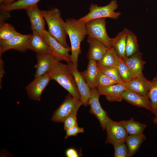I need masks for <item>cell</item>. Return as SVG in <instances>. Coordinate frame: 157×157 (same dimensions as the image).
Returning a JSON list of instances; mask_svg holds the SVG:
<instances>
[{"label": "cell", "mask_w": 157, "mask_h": 157, "mask_svg": "<svg viewBox=\"0 0 157 157\" xmlns=\"http://www.w3.org/2000/svg\"><path fill=\"white\" fill-rule=\"evenodd\" d=\"M65 28L71 44V62L77 68L78 58L81 53V44L87 35L85 23L74 18L67 19Z\"/></svg>", "instance_id": "obj_1"}, {"label": "cell", "mask_w": 157, "mask_h": 157, "mask_svg": "<svg viewBox=\"0 0 157 157\" xmlns=\"http://www.w3.org/2000/svg\"><path fill=\"white\" fill-rule=\"evenodd\" d=\"M47 24L48 32L65 47H69L67 42V34L65 22L61 17L60 10L55 8L47 10H41Z\"/></svg>", "instance_id": "obj_2"}, {"label": "cell", "mask_w": 157, "mask_h": 157, "mask_svg": "<svg viewBox=\"0 0 157 157\" xmlns=\"http://www.w3.org/2000/svg\"><path fill=\"white\" fill-rule=\"evenodd\" d=\"M49 73L51 80L56 81L73 97L80 100L74 78L67 64L59 61Z\"/></svg>", "instance_id": "obj_3"}, {"label": "cell", "mask_w": 157, "mask_h": 157, "mask_svg": "<svg viewBox=\"0 0 157 157\" xmlns=\"http://www.w3.org/2000/svg\"><path fill=\"white\" fill-rule=\"evenodd\" d=\"M118 7L116 0H112L107 5L99 6L97 4L92 3L89 8V12L86 15L79 19L85 23L93 19L109 18L117 19L121 14L119 12L115 11Z\"/></svg>", "instance_id": "obj_4"}, {"label": "cell", "mask_w": 157, "mask_h": 157, "mask_svg": "<svg viewBox=\"0 0 157 157\" xmlns=\"http://www.w3.org/2000/svg\"><path fill=\"white\" fill-rule=\"evenodd\" d=\"M106 18L94 19L85 24L88 37L98 40L109 49L112 47V38L109 36L106 31Z\"/></svg>", "instance_id": "obj_5"}, {"label": "cell", "mask_w": 157, "mask_h": 157, "mask_svg": "<svg viewBox=\"0 0 157 157\" xmlns=\"http://www.w3.org/2000/svg\"><path fill=\"white\" fill-rule=\"evenodd\" d=\"M82 105V103L80 100L74 98L69 94L54 112L51 120L55 122H63L66 118L71 114L78 111Z\"/></svg>", "instance_id": "obj_6"}, {"label": "cell", "mask_w": 157, "mask_h": 157, "mask_svg": "<svg viewBox=\"0 0 157 157\" xmlns=\"http://www.w3.org/2000/svg\"><path fill=\"white\" fill-rule=\"evenodd\" d=\"M107 136L106 143L113 145L122 141H125L129 135L121 122L112 120L110 117L105 127Z\"/></svg>", "instance_id": "obj_7"}, {"label": "cell", "mask_w": 157, "mask_h": 157, "mask_svg": "<svg viewBox=\"0 0 157 157\" xmlns=\"http://www.w3.org/2000/svg\"><path fill=\"white\" fill-rule=\"evenodd\" d=\"M42 35L50 47L52 55L56 59L60 61H65L67 63L71 62L70 55L69 54L71 51V47L62 45L46 30Z\"/></svg>", "instance_id": "obj_8"}, {"label": "cell", "mask_w": 157, "mask_h": 157, "mask_svg": "<svg viewBox=\"0 0 157 157\" xmlns=\"http://www.w3.org/2000/svg\"><path fill=\"white\" fill-rule=\"evenodd\" d=\"M100 95L97 88H91V95L88 102L90 106L89 112L97 117L102 129L105 130L106 124L109 117L101 105L99 101Z\"/></svg>", "instance_id": "obj_9"}, {"label": "cell", "mask_w": 157, "mask_h": 157, "mask_svg": "<svg viewBox=\"0 0 157 157\" xmlns=\"http://www.w3.org/2000/svg\"><path fill=\"white\" fill-rule=\"evenodd\" d=\"M51 80L49 73L34 78L25 87L29 97L34 101H40L42 93Z\"/></svg>", "instance_id": "obj_10"}, {"label": "cell", "mask_w": 157, "mask_h": 157, "mask_svg": "<svg viewBox=\"0 0 157 157\" xmlns=\"http://www.w3.org/2000/svg\"><path fill=\"white\" fill-rule=\"evenodd\" d=\"M31 34L19 33L12 39L7 41L0 40V57L6 51L13 49L24 52L28 49V43Z\"/></svg>", "instance_id": "obj_11"}, {"label": "cell", "mask_w": 157, "mask_h": 157, "mask_svg": "<svg viewBox=\"0 0 157 157\" xmlns=\"http://www.w3.org/2000/svg\"><path fill=\"white\" fill-rule=\"evenodd\" d=\"M67 65L74 78L82 105L87 106L89 105L91 89L85 82L77 68L75 67L71 62L67 63Z\"/></svg>", "instance_id": "obj_12"}, {"label": "cell", "mask_w": 157, "mask_h": 157, "mask_svg": "<svg viewBox=\"0 0 157 157\" xmlns=\"http://www.w3.org/2000/svg\"><path fill=\"white\" fill-rule=\"evenodd\" d=\"M37 63L34 66V78L49 73L60 61L52 54L36 53Z\"/></svg>", "instance_id": "obj_13"}, {"label": "cell", "mask_w": 157, "mask_h": 157, "mask_svg": "<svg viewBox=\"0 0 157 157\" xmlns=\"http://www.w3.org/2000/svg\"><path fill=\"white\" fill-rule=\"evenodd\" d=\"M26 10L30 19L32 32L42 35L46 30L45 28L46 21L41 10L36 5L26 9Z\"/></svg>", "instance_id": "obj_14"}, {"label": "cell", "mask_w": 157, "mask_h": 157, "mask_svg": "<svg viewBox=\"0 0 157 157\" xmlns=\"http://www.w3.org/2000/svg\"><path fill=\"white\" fill-rule=\"evenodd\" d=\"M123 99L131 104L138 107H142L153 113L151 101L147 97L140 95L135 92L127 89L121 95Z\"/></svg>", "instance_id": "obj_15"}, {"label": "cell", "mask_w": 157, "mask_h": 157, "mask_svg": "<svg viewBox=\"0 0 157 157\" xmlns=\"http://www.w3.org/2000/svg\"><path fill=\"white\" fill-rule=\"evenodd\" d=\"M123 60L130 69L134 78L144 76L142 71L146 62L140 51L130 56L126 57Z\"/></svg>", "instance_id": "obj_16"}, {"label": "cell", "mask_w": 157, "mask_h": 157, "mask_svg": "<svg viewBox=\"0 0 157 157\" xmlns=\"http://www.w3.org/2000/svg\"><path fill=\"white\" fill-rule=\"evenodd\" d=\"M97 89L100 95H104L107 100L111 102L121 101L122 99L121 95L127 89L124 82Z\"/></svg>", "instance_id": "obj_17"}, {"label": "cell", "mask_w": 157, "mask_h": 157, "mask_svg": "<svg viewBox=\"0 0 157 157\" xmlns=\"http://www.w3.org/2000/svg\"><path fill=\"white\" fill-rule=\"evenodd\" d=\"M28 48L36 53L52 54L50 47L42 35L36 32H33L31 34L28 41Z\"/></svg>", "instance_id": "obj_18"}, {"label": "cell", "mask_w": 157, "mask_h": 157, "mask_svg": "<svg viewBox=\"0 0 157 157\" xmlns=\"http://www.w3.org/2000/svg\"><path fill=\"white\" fill-rule=\"evenodd\" d=\"M124 83L127 89L148 98V93L151 81L148 80L144 76L134 78Z\"/></svg>", "instance_id": "obj_19"}, {"label": "cell", "mask_w": 157, "mask_h": 157, "mask_svg": "<svg viewBox=\"0 0 157 157\" xmlns=\"http://www.w3.org/2000/svg\"><path fill=\"white\" fill-rule=\"evenodd\" d=\"M87 42L89 45L87 58L89 60L96 62L100 60L108 48L100 41L94 38L88 37Z\"/></svg>", "instance_id": "obj_20"}, {"label": "cell", "mask_w": 157, "mask_h": 157, "mask_svg": "<svg viewBox=\"0 0 157 157\" xmlns=\"http://www.w3.org/2000/svg\"><path fill=\"white\" fill-rule=\"evenodd\" d=\"M129 30L128 29L125 28L115 37L111 38V47L114 49L119 56L122 59L126 57V41Z\"/></svg>", "instance_id": "obj_21"}, {"label": "cell", "mask_w": 157, "mask_h": 157, "mask_svg": "<svg viewBox=\"0 0 157 157\" xmlns=\"http://www.w3.org/2000/svg\"><path fill=\"white\" fill-rule=\"evenodd\" d=\"M99 71L96 61L89 59L86 69L81 72L90 88H96V81Z\"/></svg>", "instance_id": "obj_22"}, {"label": "cell", "mask_w": 157, "mask_h": 157, "mask_svg": "<svg viewBox=\"0 0 157 157\" xmlns=\"http://www.w3.org/2000/svg\"><path fill=\"white\" fill-rule=\"evenodd\" d=\"M146 139L142 133L137 135H129L125 140L128 151V157L134 155L139 150L142 143Z\"/></svg>", "instance_id": "obj_23"}, {"label": "cell", "mask_w": 157, "mask_h": 157, "mask_svg": "<svg viewBox=\"0 0 157 157\" xmlns=\"http://www.w3.org/2000/svg\"><path fill=\"white\" fill-rule=\"evenodd\" d=\"M120 58L111 47L108 49L102 58L97 62L99 68L116 67Z\"/></svg>", "instance_id": "obj_24"}, {"label": "cell", "mask_w": 157, "mask_h": 157, "mask_svg": "<svg viewBox=\"0 0 157 157\" xmlns=\"http://www.w3.org/2000/svg\"><path fill=\"white\" fill-rule=\"evenodd\" d=\"M41 0H17L6 5H0V10L10 12L20 9L25 10L37 5Z\"/></svg>", "instance_id": "obj_25"}, {"label": "cell", "mask_w": 157, "mask_h": 157, "mask_svg": "<svg viewBox=\"0 0 157 157\" xmlns=\"http://www.w3.org/2000/svg\"><path fill=\"white\" fill-rule=\"evenodd\" d=\"M129 135H137L143 133L147 125L135 120L132 117L128 120L120 121Z\"/></svg>", "instance_id": "obj_26"}, {"label": "cell", "mask_w": 157, "mask_h": 157, "mask_svg": "<svg viewBox=\"0 0 157 157\" xmlns=\"http://www.w3.org/2000/svg\"><path fill=\"white\" fill-rule=\"evenodd\" d=\"M139 46L136 36L129 30L127 35L126 41V57L130 56L140 51Z\"/></svg>", "instance_id": "obj_27"}, {"label": "cell", "mask_w": 157, "mask_h": 157, "mask_svg": "<svg viewBox=\"0 0 157 157\" xmlns=\"http://www.w3.org/2000/svg\"><path fill=\"white\" fill-rule=\"evenodd\" d=\"M19 33L11 25L5 22L0 24V40H10Z\"/></svg>", "instance_id": "obj_28"}, {"label": "cell", "mask_w": 157, "mask_h": 157, "mask_svg": "<svg viewBox=\"0 0 157 157\" xmlns=\"http://www.w3.org/2000/svg\"><path fill=\"white\" fill-rule=\"evenodd\" d=\"M148 97L151 101L153 113L154 114L157 108V75L151 81Z\"/></svg>", "instance_id": "obj_29"}, {"label": "cell", "mask_w": 157, "mask_h": 157, "mask_svg": "<svg viewBox=\"0 0 157 157\" xmlns=\"http://www.w3.org/2000/svg\"><path fill=\"white\" fill-rule=\"evenodd\" d=\"M117 67L124 82L134 78L131 72L123 60L120 58Z\"/></svg>", "instance_id": "obj_30"}, {"label": "cell", "mask_w": 157, "mask_h": 157, "mask_svg": "<svg viewBox=\"0 0 157 157\" xmlns=\"http://www.w3.org/2000/svg\"><path fill=\"white\" fill-rule=\"evenodd\" d=\"M119 82L114 81L99 70L96 81L97 88L107 87Z\"/></svg>", "instance_id": "obj_31"}, {"label": "cell", "mask_w": 157, "mask_h": 157, "mask_svg": "<svg viewBox=\"0 0 157 157\" xmlns=\"http://www.w3.org/2000/svg\"><path fill=\"white\" fill-rule=\"evenodd\" d=\"M102 72L111 79L119 83L123 82L121 77L117 66L99 68Z\"/></svg>", "instance_id": "obj_32"}, {"label": "cell", "mask_w": 157, "mask_h": 157, "mask_svg": "<svg viewBox=\"0 0 157 157\" xmlns=\"http://www.w3.org/2000/svg\"><path fill=\"white\" fill-rule=\"evenodd\" d=\"M114 157H128V151L125 141L117 143L113 145Z\"/></svg>", "instance_id": "obj_33"}, {"label": "cell", "mask_w": 157, "mask_h": 157, "mask_svg": "<svg viewBox=\"0 0 157 157\" xmlns=\"http://www.w3.org/2000/svg\"><path fill=\"white\" fill-rule=\"evenodd\" d=\"M77 112L78 111H76L72 113L64 120L63 122L65 131L69 128L78 125L77 118Z\"/></svg>", "instance_id": "obj_34"}, {"label": "cell", "mask_w": 157, "mask_h": 157, "mask_svg": "<svg viewBox=\"0 0 157 157\" xmlns=\"http://www.w3.org/2000/svg\"><path fill=\"white\" fill-rule=\"evenodd\" d=\"M65 131L66 133L65 138V139L71 136H76L78 134L84 132V128L79 127L78 125L69 128Z\"/></svg>", "instance_id": "obj_35"}, {"label": "cell", "mask_w": 157, "mask_h": 157, "mask_svg": "<svg viewBox=\"0 0 157 157\" xmlns=\"http://www.w3.org/2000/svg\"><path fill=\"white\" fill-rule=\"evenodd\" d=\"M65 155L67 157H78L80 155L77 150L74 148H69L65 151Z\"/></svg>", "instance_id": "obj_36"}, {"label": "cell", "mask_w": 157, "mask_h": 157, "mask_svg": "<svg viewBox=\"0 0 157 157\" xmlns=\"http://www.w3.org/2000/svg\"><path fill=\"white\" fill-rule=\"evenodd\" d=\"M4 63L3 60L0 58V88H1L2 79L5 74L4 69Z\"/></svg>", "instance_id": "obj_37"}, {"label": "cell", "mask_w": 157, "mask_h": 157, "mask_svg": "<svg viewBox=\"0 0 157 157\" xmlns=\"http://www.w3.org/2000/svg\"><path fill=\"white\" fill-rule=\"evenodd\" d=\"M1 11L0 23L4 22V21L10 16L9 13L8 11Z\"/></svg>", "instance_id": "obj_38"}, {"label": "cell", "mask_w": 157, "mask_h": 157, "mask_svg": "<svg viewBox=\"0 0 157 157\" xmlns=\"http://www.w3.org/2000/svg\"><path fill=\"white\" fill-rule=\"evenodd\" d=\"M17 0H5L3 3L1 5H6L11 3Z\"/></svg>", "instance_id": "obj_39"}, {"label": "cell", "mask_w": 157, "mask_h": 157, "mask_svg": "<svg viewBox=\"0 0 157 157\" xmlns=\"http://www.w3.org/2000/svg\"><path fill=\"white\" fill-rule=\"evenodd\" d=\"M154 115L155 117L153 121L154 123L156 124L157 123V108Z\"/></svg>", "instance_id": "obj_40"}, {"label": "cell", "mask_w": 157, "mask_h": 157, "mask_svg": "<svg viewBox=\"0 0 157 157\" xmlns=\"http://www.w3.org/2000/svg\"><path fill=\"white\" fill-rule=\"evenodd\" d=\"M5 1V0H0V5L3 4Z\"/></svg>", "instance_id": "obj_41"}]
</instances>
